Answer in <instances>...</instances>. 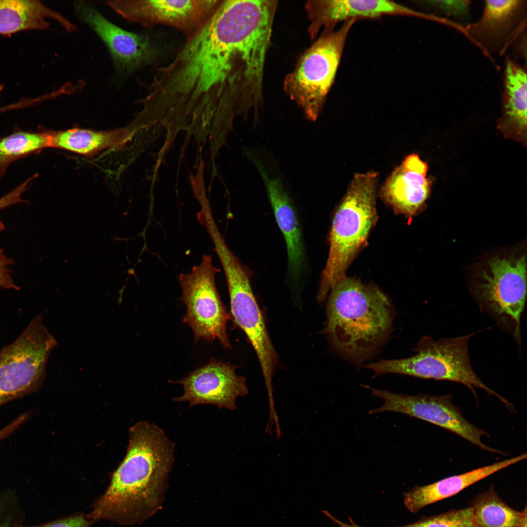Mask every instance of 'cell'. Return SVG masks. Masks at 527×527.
<instances>
[{
	"label": "cell",
	"instance_id": "2",
	"mask_svg": "<svg viewBox=\"0 0 527 527\" xmlns=\"http://www.w3.org/2000/svg\"><path fill=\"white\" fill-rule=\"evenodd\" d=\"M129 433L124 460L87 515L92 522L134 525L160 507L174 461L175 445L160 427L146 421L136 423Z\"/></svg>",
	"mask_w": 527,
	"mask_h": 527
},
{
	"label": "cell",
	"instance_id": "21",
	"mask_svg": "<svg viewBox=\"0 0 527 527\" xmlns=\"http://www.w3.org/2000/svg\"><path fill=\"white\" fill-rule=\"evenodd\" d=\"M58 22L67 33L76 26L61 13L40 0H0V35L9 36L26 30H45L50 28L48 20Z\"/></svg>",
	"mask_w": 527,
	"mask_h": 527
},
{
	"label": "cell",
	"instance_id": "1",
	"mask_svg": "<svg viewBox=\"0 0 527 527\" xmlns=\"http://www.w3.org/2000/svg\"><path fill=\"white\" fill-rule=\"evenodd\" d=\"M274 16L257 0H222L172 60L155 70L142 100L162 114L246 115L264 99Z\"/></svg>",
	"mask_w": 527,
	"mask_h": 527
},
{
	"label": "cell",
	"instance_id": "22",
	"mask_svg": "<svg viewBox=\"0 0 527 527\" xmlns=\"http://www.w3.org/2000/svg\"><path fill=\"white\" fill-rule=\"evenodd\" d=\"M50 147L67 150L82 155H90L106 149L119 147L126 142L129 133L125 129L96 131L74 128L48 131Z\"/></svg>",
	"mask_w": 527,
	"mask_h": 527
},
{
	"label": "cell",
	"instance_id": "17",
	"mask_svg": "<svg viewBox=\"0 0 527 527\" xmlns=\"http://www.w3.org/2000/svg\"><path fill=\"white\" fill-rule=\"evenodd\" d=\"M247 157L258 170L265 186L274 214L285 240L288 259V274L294 281L304 270L305 250L301 228L293 201L279 177L269 175L258 157L252 152Z\"/></svg>",
	"mask_w": 527,
	"mask_h": 527
},
{
	"label": "cell",
	"instance_id": "20",
	"mask_svg": "<svg viewBox=\"0 0 527 527\" xmlns=\"http://www.w3.org/2000/svg\"><path fill=\"white\" fill-rule=\"evenodd\" d=\"M527 457V454L523 453L432 484L417 486L405 493L404 504L410 512L415 513L424 507L452 496L474 483Z\"/></svg>",
	"mask_w": 527,
	"mask_h": 527
},
{
	"label": "cell",
	"instance_id": "25",
	"mask_svg": "<svg viewBox=\"0 0 527 527\" xmlns=\"http://www.w3.org/2000/svg\"><path fill=\"white\" fill-rule=\"evenodd\" d=\"M401 527H477L473 507L453 510Z\"/></svg>",
	"mask_w": 527,
	"mask_h": 527
},
{
	"label": "cell",
	"instance_id": "12",
	"mask_svg": "<svg viewBox=\"0 0 527 527\" xmlns=\"http://www.w3.org/2000/svg\"><path fill=\"white\" fill-rule=\"evenodd\" d=\"M222 0H112L102 2L125 20L146 28L167 26L187 38L213 14Z\"/></svg>",
	"mask_w": 527,
	"mask_h": 527
},
{
	"label": "cell",
	"instance_id": "29",
	"mask_svg": "<svg viewBox=\"0 0 527 527\" xmlns=\"http://www.w3.org/2000/svg\"><path fill=\"white\" fill-rule=\"evenodd\" d=\"M14 263L13 259L7 257L3 250L0 249V287L20 290V287L13 282L11 274V270L8 268L9 265Z\"/></svg>",
	"mask_w": 527,
	"mask_h": 527
},
{
	"label": "cell",
	"instance_id": "14",
	"mask_svg": "<svg viewBox=\"0 0 527 527\" xmlns=\"http://www.w3.org/2000/svg\"><path fill=\"white\" fill-rule=\"evenodd\" d=\"M236 367L212 357L207 364L175 382L181 384L183 393L173 398L177 402H187L189 407L198 405H212L219 409H236L238 398L247 394L245 378L238 375Z\"/></svg>",
	"mask_w": 527,
	"mask_h": 527
},
{
	"label": "cell",
	"instance_id": "13",
	"mask_svg": "<svg viewBox=\"0 0 527 527\" xmlns=\"http://www.w3.org/2000/svg\"><path fill=\"white\" fill-rule=\"evenodd\" d=\"M526 256L518 258L495 257L482 273L477 294L489 311L503 320H510L519 339L520 320L527 297Z\"/></svg>",
	"mask_w": 527,
	"mask_h": 527
},
{
	"label": "cell",
	"instance_id": "19",
	"mask_svg": "<svg viewBox=\"0 0 527 527\" xmlns=\"http://www.w3.org/2000/svg\"><path fill=\"white\" fill-rule=\"evenodd\" d=\"M527 73L509 58L506 61L502 114L498 128L504 137L526 144Z\"/></svg>",
	"mask_w": 527,
	"mask_h": 527
},
{
	"label": "cell",
	"instance_id": "23",
	"mask_svg": "<svg viewBox=\"0 0 527 527\" xmlns=\"http://www.w3.org/2000/svg\"><path fill=\"white\" fill-rule=\"evenodd\" d=\"M474 519L477 527H520L527 521V508L514 509L495 492L492 485L473 501Z\"/></svg>",
	"mask_w": 527,
	"mask_h": 527
},
{
	"label": "cell",
	"instance_id": "4",
	"mask_svg": "<svg viewBox=\"0 0 527 527\" xmlns=\"http://www.w3.org/2000/svg\"><path fill=\"white\" fill-rule=\"evenodd\" d=\"M378 173H356L333 216L328 256L320 279L317 301L322 304L366 244L377 220Z\"/></svg>",
	"mask_w": 527,
	"mask_h": 527
},
{
	"label": "cell",
	"instance_id": "33",
	"mask_svg": "<svg viewBox=\"0 0 527 527\" xmlns=\"http://www.w3.org/2000/svg\"><path fill=\"white\" fill-rule=\"evenodd\" d=\"M520 527H527V521H526Z\"/></svg>",
	"mask_w": 527,
	"mask_h": 527
},
{
	"label": "cell",
	"instance_id": "10",
	"mask_svg": "<svg viewBox=\"0 0 527 527\" xmlns=\"http://www.w3.org/2000/svg\"><path fill=\"white\" fill-rule=\"evenodd\" d=\"M73 7L78 18L98 36L107 49L113 63V79L117 83L121 84L134 73L156 60L158 50L147 35L119 26L89 1H75Z\"/></svg>",
	"mask_w": 527,
	"mask_h": 527
},
{
	"label": "cell",
	"instance_id": "6",
	"mask_svg": "<svg viewBox=\"0 0 527 527\" xmlns=\"http://www.w3.org/2000/svg\"><path fill=\"white\" fill-rule=\"evenodd\" d=\"M355 20L341 27L322 31L319 37L299 59L294 70L284 79V90L314 121L323 109L334 82L348 34Z\"/></svg>",
	"mask_w": 527,
	"mask_h": 527
},
{
	"label": "cell",
	"instance_id": "16",
	"mask_svg": "<svg viewBox=\"0 0 527 527\" xmlns=\"http://www.w3.org/2000/svg\"><path fill=\"white\" fill-rule=\"evenodd\" d=\"M305 8L310 22L308 32L311 39H315L321 29H334L342 21L385 16L423 17L421 12L387 0H309Z\"/></svg>",
	"mask_w": 527,
	"mask_h": 527
},
{
	"label": "cell",
	"instance_id": "30",
	"mask_svg": "<svg viewBox=\"0 0 527 527\" xmlns=\"http://www.w3.org/2000/svg\"><path fill=\"white\" fill-rule=\"evenodd\" d=\"M22 423L19 419H15L6 426L0 429V441L8 437L16 431Z\"/></svg>",
	"mask_w": 527,
	"mask_h": 527
},
{
	"label": "cell",
	"instance_id": "26",
	"mask_svg": "<svg viewBox=\"0 0 527 527\" xmlns=\"http://www.w3.org/2000/svg\"><path fill=\"white\" fill-rule=\"evenodd\" d=\"M432 10L439 14L462 19H467L469 12L468 0H427L424 1Z\"/></svg>",
	"mask_w": 527,
	"mask_h": 527
},
{
	"label": "cell",
	"instance_id": "9",
	"mask_svg": "<svg viewBox=\"0 0 527 527\" xmlns=\"http://www.w3.org/2000/svg\"><path fill=\"white\" fill-rule=\"evenodd\" d=\"M221 264L228 287L232 319L244 332L253 347L260 362L268 398H272V379L278 356L254 296L249 271L234 255L225 257Z\"/></svg>",
	"mask_w": 527,
	"mask_h": 527
},
{
	"label": "cell",
	"instance_id": "28",
	"mask_svg": "<svg viewBox=\"0 0 527 527\" xmlns=\"http://www.w3.org/2000/svg\"><path fill=\"white\" fill-rule=\"evenodd\" d=\"M92 521L87 515L80 513L59 519L35 526H17L15 527H89Z\"/></svg>",
	"mask_w": 527,
	"mask_h": 527
},
{
	"label": "cell",
	"instance_id": "5",
	"mask_svg": "<svg viewBox=\"0 0 527 527\" xmlns=\"http://www.w3.org/2000/svg\"><path fill=\"white\" fill-rule=\"evenodd\" d=\"M475 333L451 338L434 340L424 337L414 349L416 354L410 357L381 360L364 367L374 372V376L386 373L408 375L424 379L454 382L467 387L476 398L475 388L482 389L499 399L507 408L513 405L486 385L475 373L471 365L468 342Z\"/></svg>",
	"mask_w": 527,
	"mask_h": 527
},
{
	"label": "cell",
	"instance_id": "15",
	"mask_svg": "<svg viewBox=\"0 0 527 527\" xmlns=\"http://www.w3.org/2000/svg\"><path fill=\"white\" fill-rule=\"evenodd\" d=\"M525 0H485L480 19L465 26L466 36L489 57L501 54L526 23Z\"/></svg>",
	"mask_w": 527,
	"mask_h": 527
},
{
	"label": "cell",
	"instance_id": "18",
	"mask_svg": "<svg viewBox=\"0 0 527 527\" xmlns=\"http://www.w3.org/2000/svg\"><path fill=\"white\" fill-rule=\"evenodd\" d=\"M427 163L418 154H409L383 183L380 197L398 213L414 215L429 195L431 181L427 177Z\"/></svg>",
	"mask_w": 527,
	"mask_h": 527
},
{
	"label": "cell",
	"instance_id": "3",
	"mask_svg": "<svg viewBox=\"0 0 527 527\" xmlns=\"http://www.w3.org/2000/svg\"><path fill=\"white\" fill-rule=\"evenodd\" d=\"M327 297L324 333L341 356L363 365L390 336L395 313L391 302L376 286L346 276Z\"/></svg>",
	"mask_w": 527,
	"mask_h": 527
},
{
	"label": "cell",
	"instance_id": "11",
	"mask_svg": "<svg viewBox=\"0 0 527 527\" xmlns=\"http://www.w3.org/2000/svg\"><path fill=\"white\" fill-rule=\"evenodd\" d=\"M370 390L372 395L383 399L384 404L370 410V414L394 411L406 414L448 430L483 450L503 454L502 451L482 442L483 437L487 436V433L465 418L461 410L453 404L451 395L411 396L381 389Z\"/></svg>",
	"mask_w": 527,
	"mask_h": 527
},
{
	"label": "cell",
	"instance_id": "32",
	"mask_svg": "<svg viewBox=\"0 0 527 527\" xmlns=\"http://www.w3.org/2000/svg\"><path fill=\"white\" fill-rule=\"evenodd\" d=\"M0 514H1V508L0 507ZM10 527V524H9V521L8 520H7V521H6L5 522H2L1 523H0V527Z\"/></svg>",
	"mask_w": 527,
	"mask_h": 527
},
{
	"label": "cell",
	"instance_id": "8",
	"mask_svg": "<svg viewBox=\"0 0 527 527\" xmlns=\"http://www.w3.org/2000/svg\"><path fill=\"white\" fill-rule=\"evenodd\" d=\"M220 271L212 257L203 255L199 264L190 272L179 275L180 300L186 307L182 321L192 329L196 341L217 339L224 348L230 349L226 324L231 317L217 289L216 276Z\"/></svg>",
	"mask_w": 527,
	"mask_h": 527
},
{
	"label": "cell",
	"instance_id": "27",
	"mask_svg": "<svg viewBox=\"0 0 527 527\" xmlns=\"http://www.w3.org/2000/svg\"><path fill=\"white\" fill-rule=\"evenodd\" d=\"M34 177L32 176L26 179L13 190L0 198V210L9 206L20 203H27L28 201L21 198L22 194L25 192L31 185ZM5 229V226L2 222H0V233Z\"/></svg>",
	"mask_w": 527,
	"mask_h": 527
},
{
	"label": "cell",
	"instance_id": "24",
	"mask_svg": "<svg viewBox=\"0 0 527 527\" xmlns=\"http://www.w3.org/2000/svg\"><path fill=\"white\" fill-rule=\"evenodd\" d=\"M50 147L48 130L37 132L18 129L0 138V181L13 162Z\"/></svg>",
	"mask_w": 527,
	"mask_h": 527
},
{
	"label": "cell",
	"instance_id": "7",
	"mask_svg": "<svg viewBox=\"0 0 527 527\" xmlns=\"http://www.w3.org/2000/svg\"><path fill=\"white\" fill-rule=\"evenodd\" d=\"M58 342L35 317L20 335L0 352V406L39 390L48 357Z\"/></svg>",
	"mask_w": 527,
	"mask_h": 527
},
{
	"label": "cell",
	"instance_id": "31",
	"mask_svg": "<svg viewBox=\"0 0 527 527\" xmlns=\"http://www.w3.org/2000/svg\"><path fill=\"white\" fill-rule=\"evenodd\" d=\"M322 512L328 517L335 525V527H362L356 525L353 520L349 518L350 524H347L342 522L332 515L326 510L322 511Z\"/></svg>",
	"mask_w": 527,
	"mask_h": 527
}]
</instances>
